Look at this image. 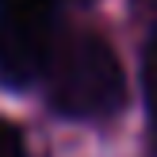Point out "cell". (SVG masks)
Masks as SVG:
<instances>
[{"label":"cell","instance_id":"obj_2","mask_svg":"<svg viewBox=\"0 0 157 157\" xmlns=\"http://www.w3.org/2000/svg\"><path fill=\"white\" fill-rule=\"evenodd\" d=\"M61 38L58 0H0V84L31 88Z\"/></svg>","mask_w":157,"mask_h":157},{"label":"cell","instance_id":"obj_5","mask_svg":"<svg viewBox=\"0 0 157 157\" xmlns=\"http://www.w3.org/2000/svg\"><path fill=\"white\" fill-rule=\"evenodd\" d=\"M146 107H150V142H153V150H157V92L146 96Z\"/></svg>","mask_w":157,"mask_h":157},{"label":"cell","instance_id":"obj_3","mask_svg":"<svg viewBox=\"0 0 157 157\" xmlns=\"http://www.w3.org/2000/svg\"><path fill=\"white\" fill-rule=\"evenodd\" d=\"M0 157H35L23 127L12 123V119H4V115H0Z\"/></svg>","mask_w":157,"mask_h":157},{"label":"cell","instance_id":"obj_1","mask_svg":"<svg viewBox=\"0 0 157 157\" xmlns=\"http://www.w3.org/2000/svg\"><path fill=\"white\" fill-rule=\"evenodd\" d=\"M46 100L65 119L100 123L119 115L127 104V73L111 42L92 31L61 35L46 65Z\"/></svg>","mask_w":157,"mask_h":157},{"label":"cell","instance_id":"obj_4","mask_svg":"<svg viewBox=\"0 0 157 157\" xmlns=\"http://www.w3.org/2000/svg\"><path fill=\"white\" fill-rule=\"evenodd\" d=\"M142 88H146V96L157 92V23L150 27V38L142 46Z\"/></svg>","mask_w":157,"mask_h":157}]
</instances>
